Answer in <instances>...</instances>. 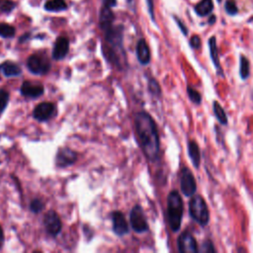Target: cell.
<instances>
[{"label": "cell", "instance_id": "1", "mask_svg": "<svg viewBox=\"0 0 253 253\" xmlns=\"http://www.w3.org/2000/svg\"><path fill=\"white\" fill-rule=\"evenodd\" d=\"M134 126L139 145L144 155L150 161H155L160 150L159 135L155 122L148 113L142 111L135 115Z\"/></svg>", "mask_w": 253, "mask_h": 253}, {"label": "cell", "instance_id": "2", "mask_svg": "<svg viewBox=\"0 0 253 253\" xmlns=\"http://www.w3.org/2000/svg\"><path fill=\"white\" fill-rule=\"evenodd\" d=\"M183 201L177 191L169 193L167 198V218L172 231L176 232L181 227L183 217Z\"/></svg>", "mask_w": 253, "mask_h": 253}, {"label": "cell", "instance_id": "3", "mask_svg": "<svg viewBox=\"0 0 253 253\" xmlns=\"http://www.w3.org/2000/svg\"><path fill=\"white\" fill-rule=\"evenodd\" d=\"M189 211L192 218L201 225H207L210 219V211L207 203L198 195L191 199L189 202Z\"/></svg>", "mask_w": 253, "mask_h": 253}, {"label": "cell", "instance_id": "4", "mask_svg": "<svg viewBox=\"0 0 253 253\" xmlns=\"http://www.w3.org/2000/svg\"><path fill=\"white\" fill-rule=\"evenodd\" d=\"M129 221L131 228L138 233L148 230V224L143 210L139 205H135L129 212Z\"/></svg>", "mask_w": 253, "mask_h": 253}, {"label": "cell", "instance_id": "5", "mask_svg": "<svg viewBox=\"0 0 253 253\" xmlns=\"http://www.w3.org/2000/svg\"><path fill=\"white\" fill-rule=\"evenodd\" d=\"M27 67L33 74L42 75L49 71L50 63L45 56L40 54H32L27 60Z\"/></svg>", "mask_w": 253, "mask_h": 253}, {"label": "cell", "instance_id": "6", "mask_svg": "<svg viewBox=\"0 0 253 253\" xmlns=\"http://www.w3.org/2000/svg\"><path fill=\"white\" fill-rule=\"evenodd\" d=\"M180 186H181V190H182L183 194L187 197L192 196L197 190V184H196L194 175L192 174L191 170L188 169L187 167H184L181 170Z\"/></svg>", "mask_w": 253, "mask_h": 253}, {"label": "cell", "instance_id": "7", "mask_svg": "<svg viewBox=\"0 0 253 253\" xmlns=\"http://www.w3.org/2000/svg\"><path fill=\"white\" fill-rule=\"evenodd\" d=\"M43 225L45 230L51 236H56L61 231V220L54 211H48L43 216Z\"/></svg>", "mask_w": 253, "mask_h": 253}, {"label": "cell", "instance_id": "8", "mask_svg": "<svg viewBox=\"0 0 253 253\" xmlns=\"http://www.w3.org/2000/svg\"><path fill=\"white\" fill-rule=\"evenodd\" d=\"M177 244L179 251L183 253H196L199 250L196 239L188 231H184L179 236Z\"/></svg>", "mask_w": 253, "mask_h": 253}, {"label": "cell", "instance_id": "9", "mask_svg": "<svg viewBox=\"0 0 253 253\" xmlns=\"http://www.w3.org/2000/svg\"><path fill=\"white\" fill-rule=\"evenodd\" d=\"M55 106L51 102H42L40 103L33 111V117L39 122L47 121L54 114Z\"/></svg>", "mask_w": 253, "mask_h": 253}, {"label": "cell", "instance_id": "10", "mask_svg": "<svg viewBox=\"0 0 253 253\" xmlns=\"http://www.w3.org/2000/svg\"><path fill=\"white\" fill-rule=\"evenodd\" d=\"M77 158V154L75 151L68 147H61L57 150L55 156V164L57 167L64 168L66 166L72 165Z\"/></svg>", "mask_w": 253, "mask_h": 253}, {"label": "cell", "instance_id": "11", "mask_svg": "<svg viewBox=\"0 0 253 253\" xmlns=\"http://www.w3.org/2000/svg\"><path fill=\"white\" fill-rule=\"evenodd\" d=\"M112 223H113V230L118 236H124L128 233L129 227L127 221L126 220L125 214L120 211H116L112 213Z\"/></svg>", "mask_w": 253, "mask_h": 253}, {"label": "cell", "instance_id": "12", "mask_svg": "<svg viewBox=\"0 0 253 253\" xmlns=\"http://www.w3.org/2000/svg\"><path fill=\"white\" fill-rule=\"evenodd\" d=\"M43 86L38 83L25 81L21 86V94L28 98H39L43 94Z\"/></svg>", "mask_w": 253, "mask_h": 253}, {"label": "cell", "instance_id": "13", "mask_svg": "<svg viewBox=\"0 0 253 253\" xmlns=\"http://www.w3.org/2000/svg\"><path fill=\"white\" fill-rule=\"evenodd\" d=\"M69 50V41L65 37H59L53 46L52 49V58L55 60H59L65 57Z\"/></svg>", "mask_w": 253, "mask_h": 253}, {"label": "cell", "instance_id": "14", "mask_svg": "<svg viewBox=\"0 0 253 253\" xmlns=\"http://www.w3.org/2000/svg\"><path fill=\"white\" fill-rule=\"evenodd\" d=\"M136 56L140 64L146 65L150 61V50L145 40L140 39L136 43Z\"/></svg>", "mask_w": 253, "mask_h": 253}, {"label": "cell", "instance_id": "15", "mask_svg": "<svg viewBox=\"0 0 253 253\" xmlns=\"http://www.w3.org/2000/svg\"><path fill=\"white\" fill-rule=\"evenodd\" d=\"M113 21H114V15L110 9V7H107L104 5L100 12L99 17V24L103 31H106L113 27Z\"/></svg>", "mask_w": 253, "mask_h": 253}, {"label": "cell", "instance_id": "16", "mask_svg": "<svg viewBox=\"0 0 253 253\" xmlns=\"http://www.w3.org/2000/svg\"><path fill=\"white\" fill-rule=\"evenodd\" d=\"M0 71L6 76V77H14L19 76L22 73L21 67L16 64L13 61H4L0 64Z\"/></svg>", "mask_w": 253, "mask_h": 253}, {"label": "cell", "instance_id": "17", "mask_svg": "<svg viewBox=\"0 0 253 253\" xmlns=\"http://www.w3.org/2000/svg\"><path fill=\"white\" fill-rule=\"evenodd\" d=\"M188 153L191 158V161L193 165L196 168H199L200 162H201V154H200V148L199 145L195 140H191L188 143Z\"/></svg>", "mask_w": 253, "mask_h": 253}, {"label": "cell", "instance_id": "18", "mask_svg": "<svg viewBox=\"0 0 253 253\" xmlns=\"http://www.w3.org/2000/svg\"><path fill=\"white\" fill-rule=\"evenodd\" d=\"M210 51H211V56L212 59V62L215 66V68L217 69L218 74L222 75V69L220 67L219 64V59H218V55H217V48H216V42H215V38L211 37L210 39Z\"/></svg>", "mask_w": 253, "mask_h": 253}, {"label": "cell", "instance_id": "19", "mask_svg": "<svg viewBox=\"0 0 253 253\" xmlns=\"http://www.w3.org/2000/svg\"><path fill=\"white\" fill-rule=\"evenodd\" d=\"M212 2L211 0H202L196 5V12L200 16H206L212 10Z\"/></svg>", "mask_w": 253, "mask_h": 253}, {"label": "cell", "instance_id": "20", "mask_svg": "<svg viewBox=\"0 0 253 253\" xmlns=\"http://www.w3.org/2000/svg\"><path fill=\"white\" fill-rule=\"evenodd\" d=\"M66 7L67 6L64 0H49L44 5V9L51 12L62 11V10H65Z\"/></svg>", "mask_w": 253, "mask_h": 253}, {"label": "cell", "instance_id": "21", "mask_svg": "<svg viewBox=\"0 0 253 253\" xmlns=\"http://www.w3.org/2000/svg\"><path fill=\"white\" fill-rule=\"evenodd\" d=\"M212 108H213V113H214V116L216 117V119L218 120V122L222 125H226L227 124V117H226V114L223 110V108L218 104V102L214 101L213 102V105H212Z\"/></svg>", "mask_w": 253, "mask_h": 253}, {"label": "cell", "instance_id": "22", "mask_svg": "<svg viewBox=\"0 0 253 253\" xmlns=\"http://www.w3.org/2000/svg\"><path fill=\"white\" fill-rule=\"evenodd\" d=\"M250 65L249 60L244 55L240 56V76L242 79H246L249 76Z\"/></svg>", "mask_w": 253, "mask_h": 253}, {"label": "cell", "instance_id": "23", "mask_svg": "<svg viewBox=\"0 0 253 253\" xmlns=\"http://www.w3.org/2000/svg\"><path fill=\"white\" fill-rule=\"evenodd\" d=\"M15 35V28L8 24H0V36L2 38H12Z\"/></svg>", "mask_w": 253, "mask_h": 253}, {"label": "cell", "instance_id": "24", "mask_svg": "<svg viewBox=\"0 0 253 253\" xmlns=\"http://www.w3.org/2000/svg\"><path fill=\"white\" fill-rule=\"evenodd\" d=\"M9 102V93L8 91L1 89L0 90V115L4 112Z\"/></svg>", "mask_w": 253, "mask_h": 253}, {"label": "cell", "instance_id": "25", "mask_svg": "<svg viewBox=\"0 0 253 253\" xmlns=\"http://www.w3.org/2000/svg\"><path fill=\"white\" fill-rule=\"evenodd\" d=\"M148 90H149L150 93H151L152 95H154V96H160V94H161V89H160V87H159V84H158V82H157L155 79H153V78H151V79L148 80Z\"/></svg>", "mask_w": 253, "mask_h": 253}, {"label": "cell", "instance_id": "26", "mask_svg": "<svg viewBox=\"0 0 253 253\" xmlns=\"http://www.w3.org/2000/svg\"><path fill=\"white\" fill-rule=\"evenodd\" d=\"M187 92H188V96H189L190 100H191L193 103H195V104H200V103H201L202 97H201V94H200L197 90H195L194 88H192V87L189 86V87L187 88Z\"/></svg>", "mask_w": 253, "mask_h": 253}, {"label": "cell", "instance_id": "27", "mask_svg": "<svg viewBox=\"0 0 253 253\" xmlns=\"http://www.w3.org/2000/svg\"><path fill=\"white\" fill-rule=\"evenodd\" d=\"M43 209V203L40 199H34L30 205V210L34 213H39Z\"/></svg>", "mask_w": 253, "mask_h": 253}, {"label": "cell", "instance_id": "28", "mask_svg": "<svg viewBox=\"0 0 253 253\" xmlns=\"http://www.w3.org/2000/svg\"><path fill=\"white\" fill-rule=\"evenodd\" d=\"M15 3L10 0H3L0 2V10L2 12H10L14 9Z\"/></svg>", "mask_w": 253, "mask_h": 253}, {"label": "cell", "instance_id": "29", "mask_svg": "<svg viewBox=\"0 0 253 253\" xmlns=\"http://www.w3.org/2000/svg\"><path fill=\"white\" fill-rule=\"evenodd\" d=\"M225 9L228 14L234 15L237 12V7H236L234 0H227L226 4H225Z\"/></svg>", "mask_w": 253, "mask_h": 253}, {"label": "cell", "instance_id": "30", "mask_svg": "<svg viewBox=\"0 0 253 253\" xmlns=\"http://www.w3.org/2000/svg\"><path fill=\"white\" fill-rule=\"evenodd\" d=\"M200 251H202V252H214L215 249H214L212 243L210 240H208V241L204 242V244L202 245Z\"/></svg>", "mask_w": 253, "mask_h": 253}, {"label": "cell", "instance_id": "31", "mask_svg": "<svg viewBox=\"0 0 253 253\" xmlns=\"http://www.w3.org/2000/svg\"><path fill=\"white\" fill-rule=\"evenodd\" d=\"M190 43L192 45V47L194 48H199L201 46V40L198 36H193L191 38V41H190Z\"/></svg>", "mask_w": 253, "mask_h": 253}, {"label": "cell", "instance_id": "32", "mask_svg": "<svg viewBox=\"0 0 253 253\" xmlns=\"http://www.w3.org/2000/svg\"><path fill=\"white\" fill-rule=\"evenodd\" d=\"M117 3V0H104V5L107 7H113Z\"/></svg>", "mask_w": 253, "mask_h": 253}, {"label": "cell", "instance_id": "33", "mask_svg": "<svg viewBox=\"0 0 253 253\" xmlns=\"http://www.w3.org/2000/svg\"><path fill=\"white\" fill-rule=\"evenodd\" d=\"M147 1V5H148V9H149V13L151 14V17L153 18V1L152 0H146Z\"/></svg>", "mask_w": 253, "mask_h": 253}, {"label": "cell", "instance_id": "34", "mask_svg": "<svg viewBox=\"0 0 253 253\" xmlns=\"http://www.w3.org/2000/svg\"><path fill=\"white\" fill-rule=\"evenodd\" d=\"M3 240H4V233H3V229H2V227H1V225H0V243H1Z\"/></svg>", "mask_w": 253, "mask_h": 253}, {"label": "cell", "instance_id": "35", "mask_svg": "<svg viewBox=\"0 0 253 253\" xmlns=\"http://www.w3.org/2000/svg\"><path fill=\"white\" fill-rule=\"evenodd\" d=\"M217 1H220V0H217Z\"/></svg>", "mask_w": 253, "mask_h": 253}]
</instances>
